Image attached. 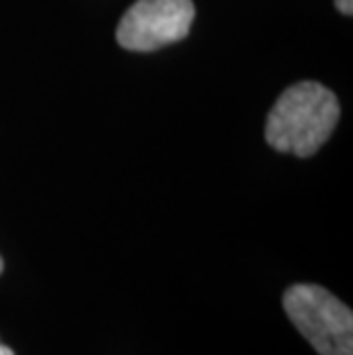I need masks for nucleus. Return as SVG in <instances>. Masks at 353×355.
I'll use <instances>...</instances> for the list:
<instances>
[{
  "label": "nucleus",
  "instance_id": "nucleus-5",
  "mask_svg": "<svg viewBox=\"0 0 353 355\" xmlns=\"http://www.w3.org/2000/svg\"><path fill=\"white\" fill-rule=\"evenodd\" d=\"M0 355H14V351L10 349V346H5L3 342H0Z\"/></svg>",
  "mask_w": 353,
  "mask_h": 355
},
{
  "label": "nucleus",
  "instance_id": "nucleus-3",
  "mask_svg": "<svg viewBox=\"0 0 353 355\" xmlns=\"http://www.w3.org/2000/svg\"><path fill=\"white\" fill-rule=\"evenodd\" d=\"M193 0H136L117 26V42L126 51L149 53L182 42L193 26Z\"/></svg>",
  "mask_w": 353,
  "mask_h": 355
},
{
  "label": "nucleus",
  "instance_id": "nucleus-6",
  "mask_svg": "<svg viewBox=\"0 0 353 355\" xmlns=\"http://www.w3.org/2000/svg\"><path fill=\"white\" fill-rule=\"evenodd\" d=\"M3 266H5V263H3V257H0V273H3Z\"/></svg>",
  "mask_w": 353,
  "mask_h": 355
},
{
  "label": "nucleus",
  "instance_id": "nucleus-1",
  "mask_svg": "<svg viewBox=\"0 0 353 355\" xmlns=\"http://www.w3.org/2000/svg\"><path fill=\"white\" fill-rule=\"evenodd\" d=\"M340 119V101L321 83L303 80L287 87L268 112L266 142L277 152L312 156L326 145Z\"/></svg>",
  "mask_w": 353,
  "mask_h": 355
},
{
  "label": "nucleus",
  "instance_id": "nucleus-4",
  "mask_svg": "<svg viewBox=\"0 0 353 355\" xmlns=\"http://www.w3.org/2000/svg\"><path fill=\"white\" fill-rule=\"evenodd\" d=\"M335 7L340 10L342 14H347V17H351L353 12V0H335Z\"/></svg>",
  "mask_w": 353,
  "mask_h": 355
},
{
  "label": "nucleus",
  "instance_id": "nucleus-2",
  "mask_svg": "<svg viewBox=\"0 0 353 355\" xmlns=\"http://www.w3.org/2000/svg\"><path fill=\"white\" fill-rule=\"evenodd\" d=\"M284 312L319 355H353V314L324 286L294 284L282 296Z\"/></svg>",
  "mask_w": 353,
  "mask_h": 355
}]
</instances>
